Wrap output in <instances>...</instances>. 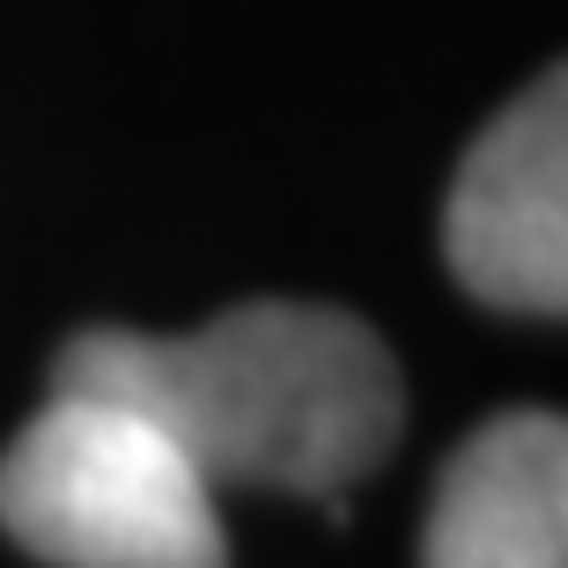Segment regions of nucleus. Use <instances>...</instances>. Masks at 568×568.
I'll return each instance as SVG.
<instances>
[{
    "instance_id": "7ed1b4c3",
    "label": "nucleus",
    "mask_w": 568,
    "mask_h": 568,
    "mask_svg": "<svg viewBox=\"0 0 568 568\" xmlns=\"http://www.w3.org/2000/svg\"><path fill=\"white\" fill-rule=\"evenodd\" d=\"M443 258L495 311L568 317V60L465 148L443 200Z\"/></svg>"
},
{
    "instance_id": "f03ea898",
    "label": "nucleus",
    "mask_w": 568,
    "mask_h": 568,
    "mask_svg": "<svg viewBox=\"0 0 568 568\" xmlns=\"http://www.w3.org/2000/svg\"><path fill=\"white\" fill-rule=\"evenodd\" d=\"M0 525L52 568H230L214 480L104 392H67L0 450Z\"/></svg>"
},
{
    "instance_id": "f257e3e1",
    "label": "nucleus",
    "mask_w": 568,
    "mask_h": 568,
    "mask_svg": "<svg viewBox=\"0 0 568 568\" xmlns=\"http://www.w3.org/2000/svg\"><path fill=\"white\" fill-rule=\"evenodd\" d=\"M52 384L141 406L214 487L339 503L406 422L399 362L355 311L236 303L192 333H82Z\"/></svg>"
},
{
    "instance_id": "20e7f679",
    "label": "nucleus",
    "mask_w": 568,
    "mask_h": 568,
    "mask_svg": "<svg viewBox=\"0 0 568 568\" xmlns=\"http://www.w3.org/2000/svg\"><path fill=\"white\" fill-rule=\"evenodd\" d=\"M422 568H568V414L509 406L450 450Z\"/></svg>"
}]
</instances>
